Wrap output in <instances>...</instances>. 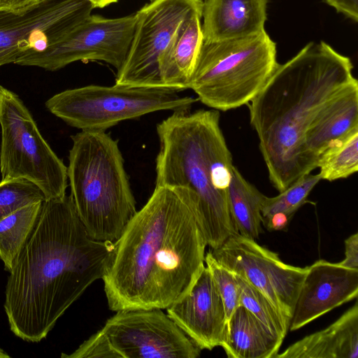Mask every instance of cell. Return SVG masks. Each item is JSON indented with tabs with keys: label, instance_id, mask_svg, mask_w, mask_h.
<instances>
[{
	"label": "cell",
	"instance_id": "cell-1",
	"mask_svg": "<svg viewBox=\"0 0 358 358\" xmlns=\"http://www.w3.org/2000/svg\"><path fill=\"white\" fill-rule=\"evenodd\" d=\"M207 245L196 194L155 186L115 242L102 278L109 309H166L189 292Z\"/></svg>",
	"mask_w": 358,
	"mask_h": 358
},
{
	"label": "cell",
	"instance_id": "cell-2",
	"mask_svg": "<svg viewBox=\"0 0 358 358\" xmlns=\"http://www.w3.org/2000/svg\"><path fill=\"white\" fill-rule=\"evenodd\" d=\"M115 243L91 237L71 195L43 201L15 257L6 286L4 310L11 331L38 343L109 266Z\"/></svg>",
	"mask_w": 358,
	"mask_h": 358
},
{
	"label": "cell",
	"instance_id": "cell-3",
	"mask_svg": "<svg viewBox=\"0 0 358 358\" xmlns=\"http://www.w3.org/2000/svg\"><path fill=\"white\" fill-rule=\"evenodd\" d=\"M352 71L348 57L323 41H311L278 64L247 104L269 180L278 192L317 169L306 149V134L330 101L358 83Z\"/></svg>",
	"mask_w": 358,
	"mask_h": 358
},
{
	"label": "cell",
	"instance_id": "cell-4",
	"mask_svg": "<svg viewBox=\"0 0 358 358\" xmlns=\"http://www.w3.org/2000/svg\"><path fill=\"white\" fill-rule=\"evenodd\" d=\"M220 118L215 109L175 112L157 125L155 186L186 187L196 194L210 249L238 234L228 197L234 165Z\"/></svg>",
	"mask_w": 358,
	"mask_h": 358
},
{
	"label": "cell",
	"instance_id": "cell-5",
	"mask_svg": "<svg viewBox=\"0 0 358 358\" xmlns=\"http://www.w3.org/2000/svg\"><path fill=\"white\" fill-rule=\"evenodd\" d=\"M71 137L67 176L77 213L91 237L115 243L137 211L118 141L103 131Z\"/></svg>",
	"mask_w": 358,
	"mask_h": 358
},
{
	"label": "cell",
	"instance_id": "cell-6",
	"mask_svg": "<svg viewBox=\"0 0 358 358\" xmlns=\"http://www.w3.org/2000/svg\"><path fill=\"white\" fill-rule=\"evenodd\" d=\"M278 64L276 43L265 30L243 38L203 41L188 89L211 109H236L259 93Z\"/></svg>",
	"mask_w": 358,
	"mask_h": 358
},
{
	"label": "cell",
	"instance_id": "cell-7",
	"mask_svg": "<svg viewBox=\"0 0 358 358\" xmlns=\"http://www.w3.org/2000/svg\"><path fill=\"white\" fill-rule=\"evenodd\" d=\"M166 87L90 85L57 93L46 108L68 125L85 131H103L150 113L189 112L197 98L182 96Z\"/></svg>",
	"mask_w": 358,
	"mask_h": 358
},
{
	"label": "cell",
	"instance_id": "cell-8",
	"mask_svg": "<svg viewBox=\"0 0 358 358\" xmlns=\"http://www.w3.org/2000/svg\"><path fill=\"white\" fill-rule=\"evenodd\" d=\"M0 126L1 180H29L41 189L45 199L64 196L67 166L43 138L22 100L2 85Z\"/></svg>",
	"mask_w": 358,
	"mask_h": 358
},
{
	"label": "cell",
	"instance_id": "cell-9",
	"mask_svg": "<svg viewBox=\"0 0 358 358\" xmlns=\"http://www.w3.org/2000/svg\"><path fill=\"white\" fill-rule=\"evenodd\" d=\"M203 0H151L136 15L133 38L116 85L162 87L160 62L185 19L203 8Z\"/></svg>",
	"mask_w": 358,
	"mask_h": 358
},
{
	"label": "cell",
	"instance_id": "cell-10",
	"mask_svg": "<svg viewBox=\"0 0 358 358\" xmlns=\"http://www.w3.org/2000/svg\"><path fill=\"white\" fill-rule=\"evenodd\" d=\"M135 24V13L116 18L91 14L59 41L41 50H28L14 64L55 71L78 61H101L117 71L127 57Z\"/></svg>",
	"mask_w": 358,
	"mask_h": 358
},
{
	"label": "cell",
	"instance_id": "cell-11",
	"mask_svg": "<svg viewBox=\"0 0 358 358\" xmlns=\"http://www.w3.org/2000/svg\"><path fill=\"white\" fill-rule=\"evenodd\" d=\"M88 0H41L16 10H0V66L24 52L41 50L66 36L94 9Z\"/></svg>",
	"mask_w": 358,
	"mask_h": 358
},
{
	"label": "cell",
	"instance_id": "cell-12",
	"mask_svg": "<svg viewBox=\"0 0 358 358\" xmlns=\"http://www.w3.org/2000/svg\"><path fill=\"white\" fill-rule=\"evenodd\" d=\"M209 251L217 262L260 291L290 323L308 266L285 264L277 253L239 234Z\"/></svg>",
	"mask_w": 358,
	"mask_h": 358
},
{
	"label": "cell",
	"instance_id": "cell-13",
	"mask_svg": "<svg viewBox=\"0 0 358 358\" xmlns=\"http://www.w3.org/2000/svg\"><path fill=\"white\" fill-rule=\"evenodd\" d=\"M99 330L115 358H197L201 350L162 309L116 311Z\"/></svg>",
	"mask_w": 358,
	"mask_h": 358
},
{
	"label": "cell",
	"instance_id": "cell-14",
	"mask_svg": "<svg viewBox=\"0 0 358 358\" xmlns=\"http://www.w3.org/2000/svg\"><path fill=\"white\" fill-rule=\"evenodd\" d=\"M166 310L169 317L201 350L221 345L227 322L226 312L206 266L189 292Z\"/></svg>",
	"mask_w": 358,
	"mask_h": 358
},
{
	"label": "cell",
	"instance_id": "cell-15",
	"mask_svg": "<svg viewBox=\"0 0 358 358\" xmlns=\"http://www.w3.org/2000/svg\"><path fill=\"white\" fill-rule=\"evenodd\" d=\"M289 330L308 324L358 295V269L319 259L308 266Z\"/></svg>",
	"mask_w": 358,
	"mask_h": 358
},
{
	"label": "cell",
	"instance_id": "cell-16",
	"mask_svg": "<svg viewBox=\"0 0 358 358\" xmlns=\"http://www.w3.org/2000/svg\"><path fill=\"white\" fill-rule=\"evenodd\" d=\"M269 0H204L203 41L243 38L265 30Z\"/></svg>",
	"mask_w": 358,
	"mask_h": 358
},
{
	"label": "cell",
	"instance_id": "cell-17",
	"mask_svg": "<svg viewBox=\"0 0 358 358\" xmlns=\"http://www.w3.org/2000/svg\"><path fill=\"white\" fill-rule=\"evenodd\" d=\"M357 301L327 328L290 345L275 358H357Z\"/></svg>",
	"mask_w": 358,
	"mask_h": 358
},
{
	"label": "cell",
	"instance_id": "cell-18",
	"mask_svg": "<svg viewBox=\"0 0 358 358\" xmlns=\"http://www.w3.org/2000/svg\"><path fill=\"white\" fill-rule=\"evenodd\" d=\"M358 127V83L330 101L317 114L305 136V146L317 168L320 156L336 140Z\"/></svg>",
	"mask_w": 358,
	"mask_h": 358
},
{
	"label": "cell",
	"instance_id": "cell-19",
	"mask_svg": "<svg viewBox=\"0 0 358 358\" xmlns=\"http://www.w3.org/2000/svg\"><path fill=\"white\" fill-rule=\"evenodd\" d=\"M202 9L194 11L185 19L162 59L159 74L162 87L177 92L188 89L203 41L201 23Z\"/></svg>",
	"mask_w": 358,
	"mask_h": 358
},
{
	"label": "cell",
	"instance_id": "cell-20",
	"mask_svg": "<svg viewBox=\"0 0 358 358\" xmlns=\"http://www.w3.org/2000/svg\"><path fill=\"white\" fill-rule=\"evenodd\" d=\"M282 341L243 306L227 320L220 345L229 358H275Z\"/></svg>",
	"mask_w": 358,
	"mask_h": 358
},
{
	"label": "cell",
	"instance_id": "cell-21",
	"mask_svg": "<svg viewBox=\"0 0 358 358\" xmlns=\"http://www.w3.org/2000/svg\"><path fill=\"white\" fill-rule=\"evenodd\" d=\"M230 210L238 234L256 239L262 232V206L266 197L234 166L229 186Z\"/></svg>",
	"mask_w": 358,
	"mask_h": 358
},
{
	"label": "cell",
	"instance_id": "cell-22",
	"mask_svg": "<svg viewBox=\"0 0 358 358\" xmlns=\"http://www.w3.org/2000/svg\"><path fill=\"white\" fill-rule=\"evenodd\" d=\"M321 180L330 182L350 177L358 171V127L331 143L318 159Z\"/></svg>",
	"mask_w": 358,
	"mask_h": 358
},
{
	"label": "cell",
	"instance_id": "cell-23",
	"mask_svg": "<svg viewBox=\"0 0 358 358\" xmlns=\"http://www.w3.org/2000/svg\"><path fill=\"white\" fill-rule=\"evenodd\" d=\"M43 202L25 206L0 221V259L10 271L40 212Z\"/></svg>",
	"mask_w": 358,
	"mask_h": 358
},
{
	"label": "cell",
	"instance_id": "cell-24",
	"mask_svg": "<svg viewBox=\"0 0 358 358\" xmlns=\"http://www.w3.org/2000/svg\"><path fill=\"white\" fill-rule=\"evenodd\" d=\"M235 275L241 289V305L283 341L289 330V322L260 291L241 276Z\"/></svg>",
	"mask_w": 358,
	"mask_h": 358
},
{
	"label": "cell",
	"instance_id": "cell-25",
	"mask_svg": "<svg viewBox=\"0 0 358 358\" xmlns=\"http://www.w3.org/2000/svg\"><path fill=\"white\" fill-rule=\"evenodd\" d=\"M321 180L319 174H306L279 194L266 196L262 206L263 222L276 213H283L292 217L295 212L306 201V199L315 185Z\"/></svg>",
	"mask_w": 358,
	"mask_h": 358
},
{
	"label": "cell",
	"instance_id": "cell-26",
	"mask_svg": "<svg viewBox=\"0 0 358 358\" xmlns=\"http://www.w3.org/2000/svg\"><path fill=\"white\" fill-rule=\"evenodd\" d=\"M45 197L34 183L23 178L0 181V221L18 209Z\"/></svg>",
	"mask_w": 358,
	"mask_h": 358
},
{
	"label": "cell",
	"instance_id": "cell-27",
	"mask_svg": "<svg viewBox=\"0 0 358 358\" xmlns=\"http://www.w3.org/2000/svg\"><path fill=\"white\" fill-rule=\"evenodd\" d=\"M204 262L222 298L228 320L234 311L241 306V289L236 276L217 262L210 251L206 254Z\"/></svg>",
	"mask_w": 358,
	"mask_h": 358
},
{
	"label": "cell",
	"instance_id": "cell-28",
	"mask_svg": "<svg viewBox=\"0 0 358 358\" xmlns=\"http://www.w3.org/2000/svg\"><path fill=\"white\" fill-rule=\"evenodd\" d=\"M341 265L358 269V234L355 233L345 240V258Z\"/></svg>",
	"mask_w": 358,
	"mask_h": 358
},
{
	"label": "cell",
	"instance_id": "cell-29",
	"mask_svg": "<svg viewBox=\"0 0 358 358\" xmlns=\"http://www.w3.org/2000/svg\"><path fill=\"white\" fill-rule=\"evenodd\" d=\"M323 2L334 8L337 13L357 22L358 0H323Z\"/></svg>",
	"mask_w": 358,
	"mask_h": 358
},
{
	"label": "cell",
	"instance_id": "cell-30",
	"mask_svg": "<svg viewBox=\"0 0 358 358\" xmlns=\"http://www.w3.org/2000/svg\"><path fill=\"white\" fill-rule=\"evenodd\" d=\"M292 217L283 213H276L264 220L263 224L268 230L278 231L285 229Z\"/></svg>",
	"mask_w": 358,
	"mask_h": 358
},
{
	"label": "cell",
	"instance_id": "cell-31",
	"mask_svg": "<svg viewBox=\"0 0 358 358\" xmlns=\"http://www.w3.org/2000/svg\"><path fill=\"white\" fill-rule=\"evenodd\" d=\"M41 0H0V10H16L34 4Z\"/></svg>",
	"mask_w": 358,
	"mask_h": 358
},
{
	"label": "cell",
	"instance_id": "cell-32",
	"mask_svg": "<svg viewBox=\"0 0 358 358\" xmlns=\"http://www.w3.org/2000/svg\"><path fill=\"white\" fill-rule=\"evenodd\" d=\"M93 5L94 8H102L106 7L112 3H115L118 1V0H88Z\"/></svg>",
	"mask_w": 358,
	"mask_h": 358
},
{
	"label": "cell",
	"instance_id": "cell-33",
	"mask_svg": "<svg viewBox=\"0 0 358 358\" xmlns=\"http://www.w3.org/2000/svg\"><path fill=\"white\" fill-rule=\"evenodd\" d=\"M10 356L3 349L0 348V358H9Z\"/></svg>",
	"mask_w": 358,
	"mask_h": 358
}]
</instances>
